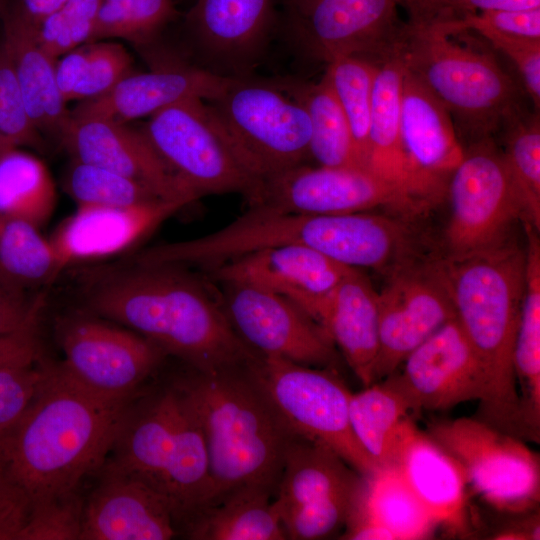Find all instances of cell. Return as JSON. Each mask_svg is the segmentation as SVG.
I'll list each match as a JSON object with an SVG mask.
<instances>
[{"mask_svg": "<svg viewBox=\"0 0 540 540\" xmlns=\"http://www.w3.org/2000/svg\"><path fill=\"white\" fill-rule=\"evenodd\" d=\"M404 0H293L291 32L317 61L358 56L380 63L397 54L405 22Z\"/></svg>", "mask_w": 540, "mask_h": 540, "instance_id": "cell-14", "label": "cell"}, {"mask_svg": "<svg viewBox=\"0 0 540 540\" xmlns=\"http://www.w3.org/2000/svg\"><path fill=\"white\" fill-rule=\"evenodd\" d=\"M3 3H4V0H0V12L3 11Z\"/></svg>", "mask_w": 540, "mask_h": 540, "instance_id": "cell-55", "label": "cell"}, {"mask_svg": "<svg viewBox=\"0 0 540 540\" xmlns=\"http://www.w3.org/2000/svg\"><path fill=\"white\" fill-rule=\"evenodd\" d=\"M235 77L222 76L206 68L172 64L144 73H130L111 91L81 101L71 111L76 115H93L119 122L154 113L178 102L199 98H217Z\"/></svg>", "mask_w": 540, "mask_h": 540, "instance_id": "cell-26", "label": "cell"}, {"mask_svg": "<svg viewBox=\"0 0 540 540\" xmlns=\"http://www.w3.org/2000/svg\"><path fill=\"white\" fill-rule=\"evenodd\" d=\"M472 15L501 33L530 40H540V8L489 11Z\"/></svg>", "mask_w": 540, "mask_h": 540, "instance_id": "cell-50", "label": "cell"}, {"mask_svg": "<svg viewBox=\"0 0 540 540\" xmlns=\"http://www.w3.org/2000/svg\"><path fill=\"white\" fill-rule=\"evenodd\" d=\"M57 201L56 186L46 164L17 148L0 155V215L42 228Z\"/></svg>", "mask_w": 540, "mask_h": 540, "instance_id": "cell-35", "label": "cell"}, {"mask_svg": "<svg viewBox=\"0 0 540 540\" xmlns=\"http://www.w3.org/2000/svg\"><path fill=\"white\" fill-rule=\"evenodd\" d=\"M455 318L486 373L477 418L524 437L513 354L525 283V249L511 238L481 251L437 260Z\"/></svg>", "mask_w": 540, "mask_h": 540, "instance_id": "cell-4", "label": "cell"}, {"mask_svg": "<svg viewBox=\"0 0 540 540\" xmlns=\"http://www.w3.org/2000/svg\"><path fill=\"white\" fill-rule=\"evenodd\" d=\"M56 251L41 228L0 215V283L30 291L51 284L63 272Z\"/></svg>", "mask_w": 540, "mask_h": 540, "instance_id": "cell-36", "label": "cell"}, {"mask_svg": "<svg viewBox=\"0 0 540 540\" xmlns=\"http://www.w3.org/2000/svg\"><path fill=\"white\" fill-rule=\"evenodd\" d=\"M252 360L212 369L186 365L188 371L171 381L205 439L209 505L245 486L264 487L274 496L277 492L293 434L257 380Z\"/></svg>", "mask_w": 540, "mask_h": 540, "instance_id": "cell-3", "label": "cell"}, {"mask_svg": "<svg viewBox=\"0 0 540 540\" xmlns=\"http://www.w3.org/2000/svg\"><path fill=\"white\" fill-rule=\"evenodd\" d=\"M450 217L445 230L447 256H463L510 238L522 219L519 195L493 138L470 143L450 175Z\"/></svg>", "mask_w": 540, "mask_h": 540, "instance_id": "cell-12", "label": "cell"}, {"mask_svg": "<svg viewBox=\"0 0 540 540\" xmlns=\"http://www.w3.org/2000/svg\"><path fill=\"white\" fill-rule=\"evenodd\" d=\"M376 66L366 169L427 210L433 205L410 168L401 137L403 62L394 55Z\"/></svg>", "mask_w": 540, "mask_h": 540, "instance_id": "cell-29", "label": "cell"}, {"mask_svg": "<svg viewBox=\"0 0 540 540\" xmlns=\"http://www.w3.org/2000/svg\"><path fill=\"white\" fill-rule=\"evenodd\" d=\"M185 205L157 200L133 206H77L49 237L63 270L123 254Z\"/></svg>", "mask_w": 540, "mask_h": 540, "instance_id": "cell-21", "label": "cell"}, {"mask_svg": "<svg viewBox=\"0 0 540 540\" xmlns=\"http://www.w3.org/2000/svg\"><path fill=\"white\" fill-rule=\"evenodd\" d=\"M49 374L41 357L0 368V438L23 416Z\"/></svg>", "mask_w": 540, "mask_h": 540, "instance_id": "cell-44", "label": "cell"}, {"mask_svg": "<svg viewBox=\"0 0 540 540\" xmlns=\"http://www.w3.org/2000/svg\"><path fill=\"white\" fill-rule=\"evenodd\" d=\"M5 50L27 112L41 135L61 142L70 121L55 77L56 60L40 45L37 27L14 8L3 17Z\"/></svg>", "mask_w": 540, "mask_h": 540, "instance_id": "cell-28", "label": "cell"}, {"mask_svg": "<svg viewBox=\"0 0 540 540\" xmlns=\"http://www.w3.org/2000/svg\"><path fill=\"white\" fill-rule=\"evenodd\" d=\"M176 15L173 0H100L90 42H150Z\"/></svg>", "mask_w": 540, "mask_h": 540, "instance_id": "cell-39", "label": "cell"}, {"mask_svg": "<svg viewBox=\"0 0 540 540\" xmlns=\"http://www.w3.org/2000/svg\"><path fill=\"white\" fill-rule=\"evenodd\" d=\"M322 328L363 386L375 383L380 348L377 291L359 269L352 268L331 294Z\"/></svg>", "mask_w": 540, "mask_h": 540, "instance_id": "cell-30", "label": "cell"}, {"mask_svg": "<svg viewBox=\"0 0 540 540\" xmlns=\"http://www.w3.org/2000/svg\"><path fill=\"white\" fill-rule=\"evenodd\" d=\"M60 143L73 160L126 176L164 200L186 206L198 199L158 154L143 130L124 122L71 113Z\"/></svg>", "mask_w": 540, "mask_h": 540, "instance_id": "cell-20", "label": "cell"}, {"mask_svg": "<svg viewBox=\"0 0 540 540\" xmlns=\"http://www.w3.org/2000/svg\"><path fill=\"white\" fill-rule=\"evenodd\" d=\"M138 396L96 395L49 362L40 391L0 438V457L31 506L78 490L100 470Z\"/></svg>", "mask_w": 540, "mask_h": 540, "instance_id": "cell-2", "label": "cell"}, {"mask_svg": "<svg viewBox=\"0 0 540 540\" xmlns=\"http://www.w3.org/2000/svg\"><path fill=\"white\" fill-rule=\"evenodd\" d=\"M386 275L377 292L380 348L376 381L394 373L415 348L455 318L437 261L415 258Z\"/></svg>", "mask_w": 540, "mask_h": 540, "instance_id": "cell-17", "label": "cell"}, {"mask_svg": "<svg viewBox=\"0 0 540 540\" xmlns=\"http://www.w3.org/2000/svg\"><path fill=\"white\" fill-rule=\"evenodd\" d=\"M176 175L200 198L239 193L256 202L262 181L248 167L208 102L193 98L149 117L142 129Z\"/></svg>", "mask_w": 540, "mask_h": 540, "instance_id": "cell-7", "label": "cell"}, {"mask_svg": "<svg viewBox=\"0 0 540 540\" xmlns=\"http://www.w3.org/2000/svg\"><path fill=\"white\" fill-rule=\"evenodd\" d=\"M84 506L79 489L31 506L17 540H79Z\"/></svg>", "mask_w": 540, "mask_h": 540, "instance_id": "cell-42", "label": "cell"}, {"mask_svg": "<svg viewBox=\"0 0 540 540\" xmlns=\"http://www.w3.org/2000/svg\"><path fill=\"white\" fill-rule=\"evenodd\" d=\"M396 379L420 410L446 411L461 403L486 400L488 383L483 365L456 318L415 348Z\"/></svg>", "mask_w": 540, "mask_h": 540, "instance_id": "cell-19", "label": "cell"}, {"mask_svg": "<svg viewBox=\"0 0 540 540\" xmlns=\"http://www.w3.org/2000/svg\"><path fill=\"white\" fill-rule=\"evenodd\" d=\"M414 412L395 373L382 383H373L352 393L349 419L361 447L378 467L391 465L402 421Z\"/></svg>", "mask_w": 540, "mask_h": 540, "instance_id": "cell-33", "label": "cell"}, {"mask_svg": "<svg viewBox=\"0 0 540 540\" xmlns=\"http://www.w3.org/2000/svg\"><path fill=\"white\" fill-rule=\"evenodd\" d=\"M188 23L212 72L246 76L267 44L272 0H196Z\"/></svg>", "mask_w": 540, "mask_h": 540, "instance_id": "cell-24", "label": "cell"}, {"mask_svg": "<svg viewBox=\"0 0 540 540\" xmlns=\"http://www.w3.org/2000/svg\"><path fill=\"white\" fill-rule=\"evenodd\" d=\"M251 367L293 435L329 447L361 475L379 468L352 431V392L334 371L259 355L252 360Z\"/></svg>", "mask_w": 540, "mask_h": 540, "instance_id": "cell-9", "label": "cell"}, {"mask_svg": "<svg viewBox=\"0 0 540 540\" xmlns=\"http://www.w3.org/2000/svg\"><path fill=\"white\" fill-rule=\"evenodd\" d=\"M39 319L40 316L22 329L0 337V368L41 357Z\"/></svg>", "mask_w": 540, "mask_h": 540, "instance_id": "cell-51", "label": "cell"}, {"mask_svg": "<svg viewBox=\"0 0 540 540\" xmlns=\"http://www.w3.org/2000/svg\"><path fill=\"white\" fill-rule=\"evenodd\" d=\"M61 371L96 395L131 399L168 357L137 332L86 310L59 319Z\"/></svg>", "mask_w": 540, "mask_h": 540, "instance_id": "cell-11", "label": "cell"}, {"mask_svg": "<svg viewBox=\"0 0 540 540\" xmlns=\"http://www.w3.org/2000/svg\"><path fill=\"white\" fill-rule=\"evenodd\" d=\"M207 102L262 184L309 156L308 114L279 86L239 76Z\"/></svg>", "mask_w": 540, "mask_h": 540, "instance_id": "cell-8", "label": "cell"}, {"mask_svg": "<svg viewBox=\"0 0 540 540\" xmlns=\"http://www.w3.org/2000/svg\"><path fill=\"white\" fill-rule=\"evenodd\" d=\"M427 433L458 462L468 487L489 506L511 515L536 509L539 456L520 437L477 417L441 420Z\"/></svg>", "mask_w": 540, "mask_h": 540, "instance_id": "cell-10", "label": "cell"}, {"mask_svg": "<svg viewBox=\"0 0 540 540\" xmlns=\"http://www.w3.org/2000/svg\"><path fill=\"white\" fill-rule=\"evenodd\" d=\"M503 158L516 186L521 223L540 229V124L538 115L521 110L503 125Z\"/></svg>", "mask_w": 540, "mask_h": 540, "instance_id": "cell-37", "label": "cell"}, {"mask_svg": "<svg viewBox=\"0 0 540 540\" xmlns=\"http://www.w3.org/2000/svg\"><path fill=\"white\" fill-rule=\"evenodd\" d=\"M25 107L9 58L0 44V155L17 148L43 147Z\"/></svg>", "mask_w": 540, "mask_h": 540, "instance_id": "cell-43", "label": "cell"}, {"mask_svg": "<svg viewBox=\"0 0 540 540\" xmlns=\"http://www.w3.org/2000/svg\"><path fill=\"white\" fill-rule=\"evenodd\" d=\"M274 497L264 487L237 488L203 508L182 532L194 540L287 539Z\"/></svg>", "mask_w": 540, "mask_h": 540, "instance_id": "cell-32", "label": "cell"}, {"mask_svg": "<svg viewBox=\"0 0 540 540\" xmlns=\"http://www.w3.org/2000/svg\"><path fill=\"white\" fill-rule=\"evenodd\" d=\"M279 87L305 108L311 127L309 156L319 166L363 168L346 117L324 77L316 83L284 81Z\"/></svg>", "mask_w": 540, "mask_h": 540, "instance_id": "cell-34", "label": "cell"}, {"mask_svg": "<svg viewBox=\"0 0 540 540\" xmlns=\"http://www.w3.org/2000/svg\"><path fill=\"white\" fill-rule=\"evenodd\" d=\"M249 207L319 215L382 207L408 219L426 211L365 168L303 164L265 180Z\"/></svg>", "mask_w": 540, "mask_h": 540, "instance_id": "cell-16", "label": "cell"}, {"mask_svg": "<svg viewBox=\"0 0 540 540\" xmlns=\"http://www.w3.org/2000/svg\"><path fill=\"white\" fill-rule=\"evenodd\" d=\"M109 455L167 501L178 533L211 501L205 439L172 382L136 398Z\"/></svg>", "mask_w": 540, "mask_h": 540, "instance_id": "cell-6", "label": "cell"}, {"mask_svg": "<svg viewBox=\"0 0 540 540\" xmlns=\"http://www.w3.org/2000/svg\"><path fill=\"white\" fill-rule=\"evenodd\" d=\"M519 520L513 521L494 534L498 540H539V513H523Z\"/></svg>", "mask_w": 540, "mask_h": 540, "instance_id": "cell-53", "label": "cell"}, {"mask_svg": "<svg viewBox=\"0 0 540 540\" xmlns=\"http://www.w3.org/2000/svg\"><path fill=\"white\" fill-rule=\"evenodd\" d=\"M351 269L312 248L280 245L254 250L201 270L213 283H243L278 293L322 327L329 298Z\"/></svg>", "mask_w": 540, "mask_h": 540, "instance_id": "cell-18", "label": "cell"}, {"mask_svg": "<svg viewBox=\"0 0 540 540\" xmlns=\"http://www.w3.org/2000/svg\"><path fill=\"white\" fill-rule=\"evenodd\" d=\"M326 65L323 77L346 117L359 163L366 169L376 63L341 56Z\"/></svg>", "mask_w": 540, "mask_h": 540, "instance_id": "cell-38", "label": "cell"}, {"mask_svg": "<svg viewBox=\"0 0 540 540\" xmlns=\"http://www.w3.org/2000/svg\"><path fill=\"white\" fill-rule=\"evenodd\" d=\"M438 524L394 465L362 475L345 523L344 539L417 540Z\"/></svg>", "mask_w": 540, "mask_h": 540, "instance_id": "cell-27", "label": "cell"}, {"mask_svg": "<svg viewBox=\"0 0 540 540\" xmlns=\"http://www.w3.org/2000/svg\"><path fill=\"white\" fill-rule=\"evenodd\" d=\"M44 304L43 293L30 296L28 291L0 283V337L22 329L40 316Z\"/></svg>", "mask_w": 540, "mask_h": 540, "instance_id": "cell-49", "label": "cell"}, {"mask_svg": "<svg viewBox=\"0 0 540 540\" xmlns=\"http://www.w3.org/2000/svg\"><path fill=\"white\" fill-rule=\"evenodd\" d=\"M400 129L410 168L434 205L446 194L450 175L462 161L465 148L448 110L405 67Z\"/></svg>", "mask_w": 540, "mask_h": 540, "instance_id": "cell-23", "label": "cell"}, {"mask_svg": "<svg viewBox=\"0 0 540 540\" xmlns=\"http://www.w3.org/2000/svg\"><path fill=\"white\" fill-rule=\"evenodd\" d=\"M68 0H19L14 9L29 23L38 27L50 14Z\"/></svg>", "mask_w": 540, "mask_h": 540, "instance_id": "cell-54", "label": "cell"}, {"mask_svg": "<svg viewBox=\"0 0 540 540\" xmlns=\"http://www.w3.org/2000/svg\"><path fill=\"white\" fill-rule=\"evenodd\" d=\"M87 49L86 43L56 60V82L66 103L74 100L75 92L82 81L87 60Z\"/></svg>", "mask_w": 540, "mask_h": 540, "instance_id": "cell-52", "label": "cell"}, {"mask_svg": "<svg viewBox=\"0 0 540 540\" xmlns=\"http://www.w3.org/2000/svg\"><path fill=\"white\" fill-rule=\"evenodd\" d=\"M471 31L451 21L410 17L397 55L445 106L471 143L492 138L523 110L517 86ZM458 135V136H459Z\"/></svg>", "mask_w": 540, "mask_h": 540, "instance_id": "cell-5", "label": "cell"}, {"mask_svg": "<svg viewBox=\"0 0 540 540\" xmlns=\"http://www.w3.org/2000/svg\"><path fill=\"white\" fill-rule=\"evenodd\" d=\"M409 16L432 21H455L489 11L540 8V0H405Z\"/></svg>", "mask_w": 540, "mask_h": 540, "instance_id": "cell-47", "label": "cell"}, {"mask_svg": "<svg viewBox=\"0 0 540 540\" xmlns=\"http://www.w3.org/2000/svg\"><path fill=\"white\" fill-rule=\"evenodd\" d=\"M458 27L473 31L503 52L517 67L535 109L540 105V40H530L501 33L475 15L452 21Z\"/></svg>", "mask_w": 540, "mask_h": 540, "instance_id": "cell-45", "label": "cell"}, {"mask_svg": "<svg viewBox=\"0 0 540 540\" xmlns=\"http://www.w3.org/2000/svg\"><path fill=\"white\" fill-rule=\"evenodd\" d=\"M361 478L329 447L293 435L274 497L287 539H322L344 527Z\"/></svg>", "mask_w": 540, "mask_h": 540, "instance_id": "cell-13", "label": "cell"}, {"mask_svg": "<svg viewBox=\"0 0 540 540\" xmlns=\"http://www.w3.org/2000/svg\"><path fill=\"white\" fill-rule=\"evenodd\" d=\"M77 270L84 310L137 332L168 357L212 369L257 355L231 327L212 283L188 267L128 259Z\"/></svg>", "mask_w": 540, "mask_h": 540, "instance_id": "cell-1", "label": "cell"}, {"mask_svg": "<svg viewBox=\"0 0 540 540\" xmlns=\"http://www.w3.org/2000/svg\"><path fill=\"white\" fill-rule=\"evenodd\" d=\"M526 235L525 283L515 338L513 365L520 384L524 436L539 439L540 428V241L538 230L522 224Z\"/></svg>", "mask_w": 540, "mask_h": 540, "instance_id": "cell-31", "label": "cell"}, {"mask_svg": "<svg viewBox=\"0 0 540 540\" xmlns=\"http://www.w3.org/2000/svg\"><path fill=\"white\" fill-rule=\"evenodd\" d=\"M394 465L432 518L451 532L468 530L467 481L458 462L406 417L398 430Z\"/></svg>", "mask_w": 540, "mask_h": 540, "instance_id": "cell-25", "label": "cell"}, {"mask_svg": "<svg viewBox=\"0 0 540 540\" xmlns=\"http://www.w3.org/2000/svg\"><path fill=\"white\" fill-rule=\"evenodd\" d=\"M64 189L77 206L122 207L164 200L135 180L77 160L66 172Z\"/></svg>", "mask_w": 540, "mask_h": 540, "instance_id": "cell-40", "label": "cell"}, {"mask_svg": "<svg viewBox=\"0 0 540 540\" xmlns=\"http://www.w3.org/2000/svg\"><path fill=\"white\" fill-rule=\"evenodd\" d=\"M404 2V1H403Z\"/></svg>", "mask_w": 540, "mask_h": 540, "instance_id": "cell-56", "label": "cell"}, {"mask_svg": "<svg viewBox=\"0 0 540 540\" xmlns=\"http://www.w3.org/2000/svg\"><path fill=\"white\" fill-rule=\"evenodd\" d=\"M31 504L0 457V540H17L25 526Z\"/></svg>", "mask_w": 540, "mask_h": 540, "instance_id": "cell-48", "label": "cell"}, {"mask_svg": "<svg viewBox=\"0 0 540 540\" xmlns=\"http://www.w3.org/2000/svg\"><path fill=\"white\" fill-rule=\"evenodd\" d=\"M85 500L79 540H168L178 534L167 501L147 484L105 461Z\"/></svg>", "mask_w": 540, "mask_h": 540, "instance_id": "cell-22", "label": "cell"}, {"mask_svg": "<svg viewBox=\"0 0 540 540\" xmlns=\"http://www.w3.org/2000/svg\"><path fill=\"white\" fill-rule=\"evenodd\" d=\"M214 284L231 327L255 354L319 368L337 362L328 334L286 297L249 284Z\"/></svg>", "mask_w": 540, "mask_h": 540, "instance_id": "cell-15", "label": "cell"}, {"mask_svg": "<svg viewBox=\"0 0 540 540\" xmlns=\"http://www.w3.org/2000/svg\"><path fill=\"white\" fill-rule=\"evenodd\" d=\"M100 0H68L37 27L42 48L54 59L90 42Z\"/></svg>", "mask_w": 540, "mask_h": 540, "instance_id": "cell-41", "label": "cell"}, {"mask_svg": "<svg viewBox=\"0 0 540 540\" xmlns=\"http://www.w3.org/2000/svg\"><path fill=\"white\" fill-rule=\"evenodd\" d=\"M87 46L84 75L74 95V100L79 101L108 93L133 72L132 57L123 45L104 40Z\"/></svg>", "mask_w": 540, "mask_h": 540, "instance_id": "cell-46", "label": "cell"}]
</instances>
